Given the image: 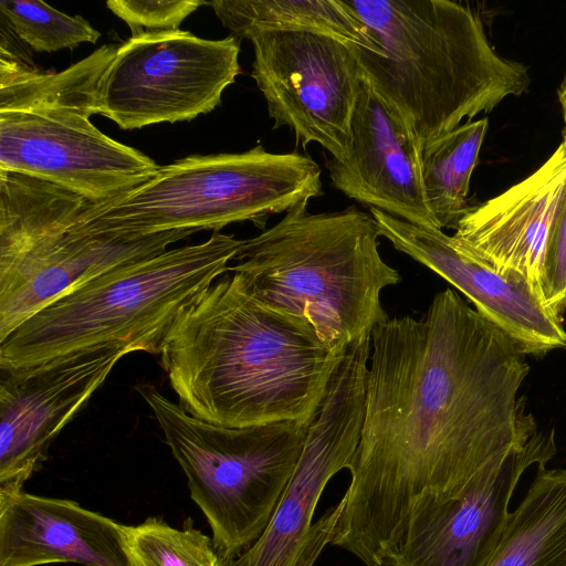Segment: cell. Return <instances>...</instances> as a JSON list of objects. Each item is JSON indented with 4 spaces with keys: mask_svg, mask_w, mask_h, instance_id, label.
<instances>
[{
    "mask_svg": "<svg viewBox=\"0 0 566 566\" xmlns=\"http://www.w3.org/2000/svg\"><path fill=\"white\" fill-rule=\"evenodd\" d=\"M124 531L133 566H226L212 541L197 530H178L151 517Z\"/></svg>",
    "mask_w": 566,
    "mask_h": 566,
    "instance_id": "23",
    "label": "cell"
},
{
    "mask_svg": "<svg viewBox=\"0 0 566 566\" xmlns=\"http://www.w3.org/2000/svg\"><path fill=\"white\" fill-rule=\"evenodd\" d=\"M486 566H566V468L538 465Z\"/></svg>",
    "mask_w": 566,
    "mask_h": 566,
    "instance_id": "20",
    "label": "cell"
},
{
    "mask_svg": "<svg viewBox=\"0 0 566 566\" xmlns=\"http://www.w3.org/2000/svg\"><path fill=\"white\" fill-rule=\"evenodd\" d=\"M565 193L566 147L562 143L531 176L470 207L452 237L499 272L525 279L543 295L545 244Z\"/></svg>",
    "mask_w": 566,
    "mask_h": 566,
    "instance_id": "17",
    "label": "cell"
},
{
    "mask_svg": "<svg viewBox=\"0 0 566 566\" xmlns=\"http://www.w3.org/2000/svg\"><path fill=\"white\" fill-rule=\"evenodd\" d=\"M345 348L325 345L306 319L263 306L233 274L184 310L160 364L179 406L201 420L308 424Z\"/></svg>",
    "mask_w": 566,
    "mask_h": 566,
    "instance_id": "2",
    "label": "cell"
},
{
    "mask_svg": "<svg viewBox=\"0 0 566 566\" xmlns=\"http://www.w3.org/2000/svg\"><path fill=\"white\" fill-rule=\"evenodd\" d=\"M117 49L104 44L62 72L43 73L1 45L0 112L73 108L90 117L101 114L103 80Z\"/></svg>",
    "mask_w": 566,
    "mask_h": 566,
    "instance_id": "19",
    "label": "cell"
},
{
    "mask_svg": "<svg viewBox=\"0 0 566 566\" xmlns=\"http://www.w3.org/2000/svg\"><path fill=\"white\" fill-rule=\"evenodd\" d=\"M200 0H109L107 8L129 27L132 36L145 32L179 30L181 22L200 6Z\"/></svg>",
    "mask_w": 566,
    "mask_h": 566,
    "instance_id": "25",
    "label": "cell"
},
{
    "mask_svg": "<svg viewBox=\"0 0 566 566\" xmlns=\"http://www.w3.org/2000/svg\"><path fill=\"white\" fill-rule=\"evenodd\" d=\"M564 125H565V128H564V139H563V144H564V146L566 147V117L564 118Z\"/></svg>",
    "mask_w": 566,
    "mask_h": 566,
    "instance_id": "29",
    "label": "cell"
},
{
    "mask_svg": "<svg viewBox=\"0 0 566 566\" xmlns=\"http://www.w3.org/2000/svg\"><path fill=\"white\" fill-rule=\"evenodd\" d=\"M380 237L459 290L474 310L526 355L566 347V328L525 279L499 272L442 229L427 228L369 208Z\"/></svg>",
    "mask_w": 566,
    "mask_h": 566,
    "instance_id": "14",
    "label": "cell"
},
{
    "mask_svg": "<svg viewBox=\"0 0 566 566\" xmlns=\"http://www.w3.org/2000/svg\"><path fill=\"white\" fill-rule=\"evenodd\" d=\"M542 292L546 303L562 316L566 312V193L545 244Z\"/></svg>",
    "mask_w": 566,
    "mask_h": 566,
    "instance_id": "26",
    "label": "cell"
},
{
    "mask_svg": "<svg viewBox=\"0 0 566 566\" xmlns=\"http://www.w3.org/2000/svg\"><path fill=\"white\" fill-rule=\"evenodd\" d=\"M187 478L226 565L266 530L301 458L308 424L230 428L201 420L151 385L136 387Z\"/></svg>",
    "mask_w": 566,
    "mask_h": 566,
    "instance_id": "8",
    "label": "cell"
},
{
    "mask_svg": "<svg viewBox=\"0 0 566 566\" xmlns=\"http://www.w3.org/2000/svg\"><path fill=\"white\" fill-rule=\"evenodd\" d=\"M556 453L553 431L483 468L454 499L415 522L392 566H486L500 545L523 473Z\"/></svg>",
    "mask_w": 566,
    "mask_h": 566,
    "instance_id": "15",
    "label": "cell"
},
{
    "mask_svg": "<svg viewBox=\"0 0 566 566\" xmlns=\"http://www.w3.org/2000/svg\"><path fill=\"white\" fill-rule=\"evenodd\" d=\"M239 53L232 35L207 40L176 30L130 36L105 73L101 115L135 129L207 114L240 74Z\"/></svg>",
    "mask_w": 566,
    "mask_h": 566,
    "instance_id": "9",
    "label": "cell"
},
{
    "mask_svg": "<svg viewBox=\"0 0 566 566\" xmlns=\"http://www.w3.org/2000/svg\"><path fill=\"white\" fill-rule=\"evenodd\" d=\"M127 353L99 349L18 370H1L0 495L22 491L60 431Z\"/></svg>",
    "mask_w": 566,
    "mask_h": 566,
    "instance_id": "13",
    "label": "cell"
},
{
    "mask_svg": "<svg viewBox=\"0 0 566 566\" xmlns=\"http://www.w3.org/2000/svg\"><path fill=\"white\" fill-rule=\"evenodd\" d=\"M244 240L213 232L67 292L0 340V370L31 368L99 349L160 354L174 324L229 270Z\"/></svg>",
    "mask_w": 566,
    "mask_h": 566,
    "instance_id": "5",
    "label": "cell"
},
{
    "mask_svg": "<svg viewBox=\"0 0 566 566\" xmlns=\"http://www.w3.org/2000/svg\"><path fill=\"white\" fill-rule=\"evenodd\" d=\"M308 203L244 240L229 266L263 306L310 322L331 348H345L388 319L381 291L401 281L379 253L371 214L349 206L312 213Z\"/></svg>",
    "mask_w": 566,
    "mask_h": 566,
    "instance_id": "4",
    "label": "cell"
},
{
    "mask_svg": "<svg viewBox=\"0 0 566 566\" xmlns=\"http://www.w3.org/2000/svg\"><path fill=\"white\" fill-rule=\"evenodd\" d=\"M360 439L331 545L392 566L409 527L536 434L526 354L452 289L376 325Z\"/></svg>",
    "mask_w": 566,
    "mask_h": 566,
    "instance_id": "1",
    "label": "cell"
},
{
    "mask_svg": "<svg viewBox=\"0 0 566 566\" xmlns=\"http://www.w3.org/2000/svg\"><path fill=\"white\" fill-rule=\"evenodd\" d=\"M125 525L64 500L0 495V566H133Z\"/></svg>",
    "mask_w": 566,
    "mask_h": 566,
    "instance_id": "18",
    "label": "cell"
},
{
    "mask_svg": "<svg viewBox=\"0 0 566 566\" xmlns=\"http://www.w3.org/2000/svg\"><path fill=\"white\" fill-rule=\"evenodd\" d=\"M344 509V500L329 507L311 526L306 534L301 552L294 566H313L326 545H329L335 533L336 525Z\"/></svg>",
    "mask_w": 566,
    "mask_h": 566,
    "instance_id": "27",
    "label": "cell"
},
{
    "mask_svg": "<svg viewBox=\"0 0 566 566\" xmlns=\"http://www.w3.org/2000/svg\"><path fill=\"white\" fill-rule=\"evenodd\" d=\"M1 23L35 52L52 53L95 43L101 33L80 15H69L39 0H1Z\"/></svg>",
    "mask_w": 566,
    "mask_h": 566,
    "instance_id": "24",
    "label": "cell"
},
{
    "mask_svg": "<svg viewBox=\"0 0 566 566\" xmlns=\"http://www.w3.org/2000/svg\"><path fill=\"white\" fill-rule=\"evenodd\" d=\"M90 202L48 181L0 170V340L67 292L195 233H90L78 224Z\"/></svg>",
    "mask_w": 566,
    "mask_h": 566,
    "instance_id": "7",
    "label": "cell"
},
{
    "mask_svg": "<svg viewBox=\"0 0 566 566\" xmlns=\"http://www.w3.org/2000/svg\"><path fill=\"white\" fill-rule=\"evenodd\" d=\"M558 99L562 106L563 118L566 117V75L558 88Z\"/></svg>",
    "mask_w": 566,
    "mask_h": 566,
    "instance_id": "28",
    "label": "cell"
},
{
    "mask_svg": "<svg viewBox=\"0 0 566 566\" xmlns=\"http://www.w3.org/2000/svg\"><path fill=\"white\" fill-rule=\"evenodd\" d=\"M250 41L251 76L273 128L289 127L304 146L316 143L345 158L365 77L355 43L312 31H266Z\"/></svg>",
    "mask_w": 566,
    "mask_h": 566,
    "instance_id": "10",
    "label": "cell"
},
{
    "mask_svg": "<svg viewBox=\"0 0 566 566\" xmlns=\"http://www.w3.org/2000/svg\"><path fill=\"white\" fill-rule=\"evenodd\" d=\"M350 134L345 158L326 163L332 186L369 208L413 224L440 229L424 195L421 150L408 126L366 76Z\"/></svg>",
    "mask_w": 566,
    "mask_h": 566,
    "instance_id": "16",
    "label": "cell"
},
{
    "mask_svg": "<svg viewBox=\"0 0 566 566\" xmlns=\"http://www.w3.org/2000/svg\"><path fill=\"white\" fill-rule=\"evenodd\" d=\"M209 6L238 40L266 31H312L370 49L365 24L346 0H214Z\"/></svg>",
    "mask_w": 566,
    "mask_h": 566,
    "instance_id": "21",
    "label": "cell"
},
{
    "mask_svg": "<svg viewBox=\"0 0 566 566\" xmlns=\"http://www.w3.org/2000/svg\"><path fill=\"white\" fill-rule=\"evenodd\" d=\"M488 129V119L461 124L421 153L428 207L439 228H454L468 212L470 179Z\"/></svg>",
    "mask_w": 566,
    "mask_h": 566,
    "instance_id": "22",
    "label": "cell"
},
{
    "mask_svg": "<svg viewBox=\"0 0 566 566\" xmlns=\"http://www.w3.org/2000/svg\"><path fill=\"white\" fill-rule=\"evenodd\" d=\"M371 338L346 346L308 424L296 469L261 537L226 566H294L328 481L349 469L365 416Z\"/></svg>",
    "mask_w": 566,
    "mask_h": 566,
    "instance_id": "11",
    "label": "cell"
},
{
    "mask_svg": "<svg viewBox=\"0 0 566 566\" xmlns=\"http://www.w3.org/2000/svg\"><path fill=\"white\" fill-rule=\"evenodd\" d=\"M367 29L355 44L377 94L405 122L421 153L467 118L528 90L527 69L500 56L479 15L451 0H346Z\"/></svg>",
    "mask_w": 566,
    "mask_h": 566,
    "instance_id": "3",
    "label": "cell"
},
{
    "mask_svg": "<svg viewBox=\"0 0 566 566\" xmlns=\"http://www.w3.org/2000/svg\"><path fill=\"white\" fill-rule=\"evenodd\" d=\"M158 169L150 157L108 137L77 109L0 112V170L103 202L139 187Z\"/></svg>",
    "mask_w": 566,
    "mask_h": 566,
    "instance_id": "12",
    "label": "cell"
},
{
    "mask_svg": "<svg viewBox=\"0 0 566 566\" xmlns=\"http://www.w3.org/2000/svg\"><path fill=\"white\" fill-rule=\"evenodd\" d=\"M321 168L297 153L262 145L234 154L192 155L159 166L145 184L103 202H90L80 227L90 233L139 239L174 230H218L270 217L322 195Z\"/></svg>",
    "mask_w": 566,
    "mask_h": 566,
    "instance_id": "6",
    "label": "cell"
}]
</instances>
